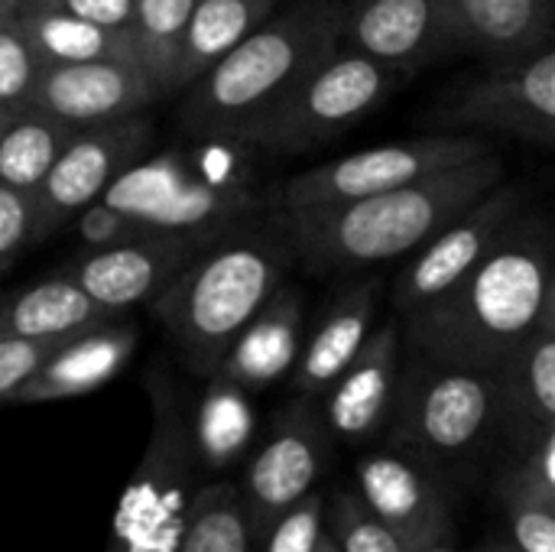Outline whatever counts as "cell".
Wrapping results in <instances>:
<instances>
[{
    "mask_svg": "<svg viewBox=\"0 0 555 552\" xmlns=\"http://www.w3.org/2000/svg\"><path fill=\"white\" fill-rule=\"evenodd\" d=\"M550 312H555L553 228L546 218L520 211L468 273L400 316V335L403 348L494 374Z\"/></svg>",
    "mask_w": 555,
    "mask_h": 552,
    "instance_id": "cell-1",
    "label": "cell"
},
{
    "mask_svg": "<svg viewBox=\"0 0 555 552\" xmlns=\"http://www.w3.org/2000/svg\"><path fill=\"white\" fill-rule=\"evenodd\" d=\"M498 182L504 163L488 153L400 189L283 211V224L306 270L354 273L413 254Z\"/></svg>",
    "mask_w": 555,
    "mask_h": 552,
    "instance_id": "cell-2",
    "label": "cell"
},
{
    "mask_svg": "<svg viewBox=\"0 0 555 552\" xmlns=\"http://www.w3.org/2000/svg\"><path fill=\"white\" fill-rule=\"evenodd\" d=\"M296 247L283 221L247 218L208 241L150 303L195 377H211L267 296L286 280Z\"/></svg>",
    "mask_w": 555,
    "mask_h": 552,
    "instance_id": "cell-3",
    "label": "cell"
},
{
    "mask_svg": "<svg viewBox=\"0 0 555 552\" xmlns=\"http://www.w3.org/2000/svg\"><path fill=\"white\" fill-rule=\"evenodd\" d=\"M338 46V0H302L280 16L270 13L189 85L179 120L189 133L244 140V133L306 75V68Z\"/></svg>",
    "mask_w": 555,
    "mask_h": 552,
    "instance_id": "cell-4",
    "label": "cell"
},
{
    "mask_svg": "<svg viewBox=\"0 0 555 552\" xmlns=\"http://www.w3.org/2000/svg\"><path fill=\"white\" fill-rule=\"evenodd\" d=\"M146 394L150 439L117 498L104 552H179L189 527L198 488L189 407L159 368L146 374Z\"/></svg>",
    "mask_w": 555,
    "mask_h": 552,
    "instance_id": "cell-5",
    "label": "cell"
},
{
    "mask_svg": "<svg viewBox=\"0 0 555 552\" xmlns=\"http://www.w3.org/2000/svg\"><path fill=\"white\" fill-rule=\"evenodd\" d=\"M387 442L433 462H462L501 439L494 374L436 361L406 348Z\"/></svg>",
    "mask_w": 555,
    "mask_h": 552,
    "instance_id": "cell-6",
    "label": "cell"
},
{
    "mask_svg": "<svg viewBox=\"0 0 555 552\" xmlns=\"http://www.w3.org/2000/svg\"><path fill=\"white\" fill-rule=\"evenodd\" d=\"M400 81V72L338 46L309 65L306 75L244 133L241 143L267 153H306L325 146L374 114Z\"/></svg>",
    "mask_w": 555,
    "mask_h": 552,
    "instance_id": "cell-7",
    "label": "cell"
},
{
    "mask_svg": "<svg viewBox=\"0 0 555 552\" xmlns=\"http://www.w3.org/2000/svg\"><path fill=\"white\" fill-rule=\"evenodd\" d=\"M101 198L156 234L189 238L198 244H208L228 228L260 215V198L250 182L208 176L176 150L143 163L137 159L104 189Z\"/></svg>",
    "mask_w": 555,
    "mask_h": 552,
    "instance_id": "cell-8",
    "label": "cell"
},
{
    "mask_svg": "<svg viewBox=\"0 0 555 552\" xmlns=\"http://www.w3.org/2000/svg\"><path fill=\"white\" fill-rule=\"evenodd\" d=\"M488 153H494V146L475 133L436 130V133L358 150L341 159L312 166L283 182L280 205L283 211H296V208H312V205L351 202V198H364L374 192L410 185L416 179L436 176L442 169L472 163Z\"/></svg>",
    "mask_w": 555,
    "mask_h": 552,
    "instance_id": "cell-9",
    "label": "cell"
},
{
    "mask_svg": "<svg viewBox=\"0 0 555 552\" xmlns=\"http://www.w3.org/2000/svg\"><path fill=\"white\" fill-rule=\"evenodd\" d=\"M332 433L315 397L286 400L263 442L250 452L241 478V498L254 534L260 537L280 514L299 504L322 482L332 459Z\"/></svg>",
    "mask_w": 555,
    "mask_h": 552,
    "instance_id": "cell-10",
    "label": "cell"
},
{
    "mask_svg": "<svg viewBox=\"0 0 555 552\" xmlns=\"http://www.w3.org/2000/svg\"><path fill=\"white\" fill-rule=\"evenodd\" d=\"M436 130H491L537 146H553L555 133V46H543L465 85L433 114Z\"/></svg>",
    "mask_w": 555,
    "mask_h": 552,
    "instance_id": "cell-11",
    "label": "cell"
},
{
    "mask_svg": "<svg viewBox=\"0 0 555 552\" xmlns=\"http://www.w3.org/2000/svg\"><path fill=\"white\" fill-rule=\"evenodd\" d=\"M354 495L410 550L449 540L455 527L452 491L439 462L390 446L367 452L354 468Z\"/></svg>",
    "mask_w": 555,
    "mask_h": 552,
    "instance_id": "cell-12",
    "label": "cell"
},
{
    "mask_svg": "<svg viewBox=\"0 0 555 552\" xmlns=\"http://www.w3.org/2000/svg\"><path fill=\"white\" fill-rule=\"evenodd\" d=\"M341 46L403 78L452 52H468L449 0H345Z\"/></svg>",
    "mask_w": 555,
    "mask_h": 552,
    "instance_id": "cell-13",
    "label": "cell"
},
{
    "mask_svg": "<svg viewBox=\"0 0 555 552\" xmlns=\"http://www.w3.org/2000/svg\"><path fill=\"white\" fill-rule=\"evenodd\" d=\"M150 140V124L137 114L75 130L36 192L39 241L52 238L85 205L98 202L104 189L143 156Z\"/></svg>",
    "mask_w": 555,
    "mask_h": 552,
    "instance_id": "cell-14",
    "label": "cell"
},
{
    "mask_svg": "<svg viewBox=\"0 0 555 552\" xmlns=\"http://www.w3.org/2000/svg\"><path fill=\"white\" fill-rule=\"evenodd\" d=\"M524 211V189L498 182L475 205L442 224L410 264L397 273L390 290L393 316H406L410 309L429 303L442 290H449L462 273H468L501 238V231Z\"/></svg>",
    "mask_w": 555,
    "mask_h": 552,
    "instance_id": "cell-15",
    "label": "cell"
},
{
    "mask_svg": "<svg viewBox=\"0 0 555 552\" xmlns=\"http://www.w3.org/2000/svg\"><path fill=\"white\" fill-rule=\"evenodd\" d=\"M205 244L172 234H150L140 241L98 247L72 264L62 273L107 316L120 319L137 306H150L169 280L202 251Z\"/></svg>",
    "mask_w": 555,
    "mask_h": 552,
    "instance_id": "cell-16",
    "label": "cell"
},
{
    "mask_svg": "<svg viewBox=\"0 0 555 552\" xmlns=\"http://www.w3.org/2000/svg\"><path fill=\"white\" fill-rule=\"evenodd\" d=\"M400 364H403L400 316H390L387 322L371 329L351 364L319 397L332 439L348 446H364L387 429L397 397Z\"/></svg>",
    "mask_w": 555,
    "mask_h": 552,
    "instance_id": "cell-17",
    "label": "cell"
},
{
    "mask_svg": "<svg viewBox=\"0 0 555 552\" xmlns=\"http://www.w3.org/2000/svg\"><path fill=\"white\" fill-rule=\"evenodd\" d=\"M156 98V85L137 62L101 59L39 68L29 107L55 117L72 130H81L140 114V107Z\"/></svg>",
    "mask_w": 555,
    "mask_h": 552,
    "instance_id": "cell-18",
    "label": "cell"
},
{
    "mask_svg": "<svg viewBox=\"0 0 555 552\" xmlns=\"http://www.w3.org/2000/svg\"><path fill=\"white\" fill-rule=\"evenodd\" d=\"M137 338H140L137 325L120 322V319L65 335L39 364V371L29 381H23V387L13 394L10 403L39 407V403L75 400V397H88L101 390L127 368V361L133 358Z\"/></svg>",
    "mask_w": 555,
    "mask_h": 552,
    "instance_id": "cell-19",
    "label": "cell"
},
{
    "mask_svg": "<svg viewBox=\"0 0 555 552\" xmlns=\"http://www.w3.org/2000/svg\"><path fill=\"white\" fill-rule=\"evenodd\" d=\"M501 439L511 452L555 433V312H550L494 371Z\"/></svg>",
    "mask_w": 555,
    "mask_h": 552,
    "instance_id": "cell-20",
    "label": "cell"
},
{
    "mask_svg": "<svg viewBox=\"0 0 555 552\" xmlns=\"http://www.w3.org/2000/svg\"><path fill=\"white\" fill-rule=\"evenodd\" d=\"M380 303V280L361 277L335 286L328 303L319 312V322L309 335H302L299 358L289 371L293 394L299 397H322L332 381L351 364L361 351L364 338L374 329Z\"/></svg>",
    "mask_w": 555,
    "mask_h": 552,
    "instance_id": "cell-21",
    "label": "cell"
},
{
    "mask_svg": "<svg viewBox=\"0 0 555 552\" xmlns=\"http://www.w3.org/2000/svg\"><path fill=\"white\" fill-rule=\"evenodd\" d=\"M302 290L283 280L254 312V319L237 332L215 374L250 394L267 390L293 371L302 348Z\"/></svg>",
    "mask_w": 555,
    "mask_h": 552,
    "instance_id": "cell-22",
    "label": "cell"
},
{
    "mask_svg": "<svg viewBox=\"0 0 555 552\" xmlns=\"http://www.w3.org/2000/svg\"><path fill=\"white\" fill-rule=\"evenodd\" d=\"M465 49L507 65L553 42L555 0H449Z\"/></svg>",
    "mask_w": 555,
    "mask_h": 552,
    "instance_id": "cell-23",
    "label": "cell"
},
{
    "mask_svg": "<svg viewBox=\"0 0 555 552\" xmlns=\"http://www.w3.org/2000/svg\"><path fill=\"white\" fill-rule=\"evenodd\" d=\"M205 390L189 410V426H192V449L198 472H228L237 465L257 433V413H254V394L237 387L234 381L211 374L205 377Z\"/></svg>",
    "mask_w": 555,
    "mask_h": 552,
    "instance_id": "cell-24",
    "label": "cell"
},
{
    "mask_svg": "<svg viewBox=\"0 0 555 552\" xmlns=\"http://www.w3.org/2000/svg\"><path fill=\"white\" fill-rule=\"evenodd\" d=\"M111 319L62 270L16 293H0V338H65Z\"/></svg>",
    "mask_w": 555,
    "mask_h": 552,
    "instance_id": "cell-25",
    "label": "cell"
},
{
    "mask_svg": "<svg viewBox=\"0 0 555 552\" xmlns=\"http://www.w3.org/2000/svg\"><path fill=\"white\" fill-rule=\"evenodd\" d=\"M273 3L276 0H195L176 52L169 91L198 81L221 55H228L273 13Z\"/></svg>",
    "mask_w": 555,
    "mask_h": 552,
    "instance_id": "cell-26",
    "label": "cell"
},
{
    "mask_svg": "<svg viewBox=\"0 0 555 552\" xmlns=\"http://www.w3.org/2000/svg\"><path fill=\"white\" fill-rule=\"evenodd\" d=\"M20 29L36 55V62L46 65H75V62H137L133 39L127 29L98 26L68 13L39 10V7H20L16 10ZM140 65V62H137Z\"/></svg>",
    "mask_w": 555,
    "mask_h": 552,
    "instance_id": "cell-27",
    "label": "cell"
},
{
    "mask_svg": "<svg viewBox=\"0 0 555 552\" xmlns=\"http://www.w3.org/2000/svg\"><path fill=\"white\" fill-rule=\"evenodd\" d=\"M72 137V127L42 111L26 107L20 114H10L0 127V185L36 198L52 163Z\"/></svg>",
    "mask_w": 555,
    "mask_h": 552,
    "instance_id": "cell-28",
    "label": "cell"
},
{
    "mask_svg": "<svg viewBox=\"0 0 555 552\" xmlns=\"http://www.w3.org/2000/svg\"><path fill=\"white\" fill-rule=\"evenodd\" d=\"M179 552H257V534L234 482H208L195 488Z\"/></svg>",
    "mask_w": 555,
    "mask_h": 552,
    "instance_id": "cell-29",
    "label": "cell"
},
{
    "mask_svg": "<svg viewBox=\"0 0 555 552\" xmlns=\"http://www.w3.org/2000/svg\"><path fill=\"white\" fill-rule=\"evenodd\" d=\"M494 498L507 524V543L517 552H555V495L511 459L494 482Z\"/></svg>",
    "mask_w": 555,
    "mask_h": 552,
    "instance_id": "cell-30",
    "label": "cell"
},
{
    "mask_svg": "<svg viewBox=\"0 0 555 552\" xmlns=\"http://www.w3.org/2000/svg\"><path fill=\"white\" fill-rule=\"evenodd\" d=\"M192 7L195 0H133L127 33L133 39L140 68L150 75L159 94L169 91L176 52H179Z\"/></svg>",
    "mask_w": 555,
    "mask_h": 552,
    "instance_id": "cell-31",
    "label": "cell"
},
{
    "mask_svg": "<svg viewBox=\"0 0 555 552\" xmlns=\"http://www.w3.org/2000/svg\"><path fill=\"white\" fill-rule=\"evenodd\" d=\"M325 534L338 552H416L345 488L325 501Z\"/></svg>",
    "mask_w": 555,
    "mask_h": 552,
    "instance_id": "cell-32",
    "label": "cell"
},
{
    "mask_svg": "<svg viewBox=\"0 0 555 552\" xmlns=\"http://www.w3.org/2000/svg\"><path fill=\"white\" fill-rule=\"evenodd\" d=\"M39 62L20 29L16 16H0V114H20L33 101Z\"/></svg>",
    "mask_w": 555,
    "mask_h": 552,
    "instance_id": "cell-33",
    "label": "cell"
},
{
    "mask_svg": "<svg viewBox=\"0 0 555 552\" xmlns=\"http://www.w3.org/2000/svg\"><path fill=\"white\" fill-rule=\"evenodd\" d=\"M322 537H325V498L312 491L257 537V552H315Z\"/></svg>",
    "mask_w": 555,
    "mask_h": 552,
    "instance_id": "cell-34",
    "label": "cell"
},
{
    "mask_svg": "<svg viewBox=\"0 0 555 552\" xmlns=\"http://www.w3.org/2000/svg\"><path fill=\"white\" fill-rule=\"evenodd\" d=\"M39 241V208L33 195H23L10 185H0V273Z\"/></svg>",
    "mask_w": 555,
    "mask_h": 552,
    "instance_id": "cell-35",
    "label": "cell"
},
{
    "mask_svg": "<svg viewBox=\"0 0 555 552\" xmlns=\"http://www.w3.org/2000/svg\"><path fill=\"white\" fill-rule=\"evenodd\" d=\"M75 224H78V234H81V241H85L88 251L114 247V244H127V241H140V238L156 234V231L143 228L140 221H133L130 215H124L114 205H107L104 198L85 205L75 215Z\"/></svg>",
    "mask_w": 555,
    "mask_h": 552,
    "instance_id": "cell-36",
    "label": "cell"
},
{
    "mask_svg": "<svg viewBox=\"0 0 555 552\" xmlns=\"http://www.w3.org/2000/svg\"><path fill=\"white\" fill-rule=\"evenodd\" d=\"M62 338H0V407L29 381Z\"/></svg>",
    "mask_w": 555,
    "mask_h": 552,
    "instance_id": "cell-37",
    "label": "cell"
},
{
    "mask_svg": "<svg viewBox=\"0 0 555 552\" xmlns=\"http://www.w3.org/2000/svg\"><path fill=\"white\" fill-rule=\"evenodd\" d=\"M20 7L55 10V13H68V16L111 26V29H127L130 13H133V0H23Z\"/></svg>",
    "mask_w": 555,
    "mask_h": 552,
    "instance_id": "cell-38",
    "label": "cell"
},
{
    "mask_svg": "<svg viewBox=\"0 0 555 552\" xmlns=\"http://www.w3.org/2000/svg\"><path fill=\"white\" fill-rule=\"evenodd\" d=\"M478 552H517V550H514L507 540H491V543H485Z\"/></svg>",
    "mask_w": 555,
    "mask_h": 552,
    "instance_id": "cell-39",
    "label": "cell"
},
{
    "mask_svg": "<svg viewBox=\"0 0 555 552\" xmlns=\"http://www.w3.org/2000/svg\"><path fill=\"white\" fill-rule=\"evenodd\" d=\"M23 0H0V16H16Z\"/></svg>",
    "mask_w": 555,
    "mask_h": 552,
    "instance_id": "cell-40",
    "label": "cell"
},
{
    "mask_svg": "<svg viewBox=\"0 0 555 552\" xmlns=\"http://www.w3.org/2000/svg\"><path fill=\"white\" fill-rule=\"evenodd\" d=\"M416 552H459V550H452V543H449V540H439V543H429V547H423V550H416Z\"/></svg>",
    "mask_w": 555,
    "mask_h": 552,
    "instance_id": "cell-41",
    "label": "cell"
},
{
    "mask_svg": "<svg viewBox=\"0 0 555 552\" xmlns=\"http://www.w3.org/2000/svg\"><path fill=\"white\" fill-rule=\"evenodd\" d=\"M315 552H338V550L332 547V540H328V534H325V537H322V543H319V550H315Z\"/></svg>",
    "mask_w": 555,
    "mask_h": 552,
    "instance_id": "cell-42",
    "label": "cell"
},
{
    "mask_svg": "<svg viewBox=\"0 0 555 552\" xmlns=\"http://www.w3.org/2000/svg\"><path fill=\"white\" fill-rule=\"evenodd\" d=\"M3 120H7V117H3V114H0V127H3Z\"/></svg>",
    "mask_w": 555,
    "mask_h": 552,
    "instance_id": "cell-43",
    "label": "cell"
}]
</instances>
